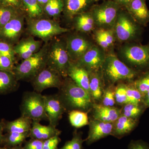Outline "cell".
<instances>
[{
  "label": "cell",
  "mask_w": 149,
  "mask_h": 149,
  "mask_svg": "<svg viewBox=\"0 0 149 149\" xmlns=\"http://www.w3.org/2000/svg\"><path fill=\"white\" fill-rule=\"evenodd\" d=\"M9 149H24L23 147H21V146H18L13 147V148H10Z\"/></svg>",
  "instance_id": "cell-49"
},
{
  "label": "cell",
  "mask_w": 149,
  "mask_h": 149,
  "mask_svg": "<svg viewBox=\"0 0 149 149\" xmlns=\"http://www.w3.org/2000/svg\"><path fill=\"white\" fill-rule=\"evenodd\" d=\"M67 75L77 85L90 93L89 73L85 68L71 62L68 69Z\"/></svg>",
  "instance_id": "cell-21"
},
{
  "label": "cell",
  "mask_w": 149,
  "mask_h": 149,
  "mask_svg": "<svg viewBox=\"0 0 149 149\" xmlns=\"http://www.w3.org/2000/svg\"><path fill=\"white\" fill-rule=\"evenodd\" d=\"M71 62L67 51L65 41L56 39L49 45L47 67L65 78L68 77V69Z\"/></svg>",
  "instance_id": "cell-5"
},
{
  "label": "cell",
  "mask_w": 149,
  "mask_h": 149,
  "mask_svg": "<svg viewBox=\"0 0 149 149\" xmlns=\"http://www.w3.org/2000/svg\"><path fill=\"white\" fill-rule=\"evenodd\" d=\"M38 3L39 4L42 8L44 9V8L45 6L49 0H37Z\"/></svg>",
  "instance_id": "cell-48"
},
{
  "label": "cell",
  "mask_w": 149,
  "mask_h": 149,
  "mask_svg": "<svg viewBox=\"0 0 149 149\" xmlns=\"http://www.w3.org/2000/svg\"><path fill=\"white\" fill-rule=\"evenodd\" d=\"M137 123L136 118H131L121 115L113 123L111 136L118 139H121L130 133L136 127Z\"/></svg>",
  "instance_id": "cell-22"
},
{
  "label": "cell",
  "mask_w": 149,
  "mask_h": 149,
  "mask_svg": "<svg viewBox=\"0 0 149 149\" xmlns=\"http://www.w3.org/2000/svg\"><path fill=\"white\" fill-rule=\"evenodd\" d=\"M0 55L8 57L15 61V54L13 46L9 43L0 40Z\"/></svg>",
  "instance_id": "cell-39"
},
{
  "label": "cell",
  "mask_w": 149,
  "mask_h": 149,
  "mask_svg": "<svg viewBox=\"0 0 149 149\" xmlns=\"http://www.w3.org/2000/svg\"><path fill=\"white\" fill-rule=\"evenodd\" d=\"M44 141L37 139H31L25 143L24 149H42Z\"/></svg>",
  "instance_id": "cell-42"
},
{
  "label": "cell",
  "mask_w": 149,
  "mask_h": 149,
  "mask_svg": "<svg viewBox=\"0 0 149 149\" xmlns=\"http://www.w3.org/2000/svg\"><path fill=\"white\" fill-rule=\"evenodd\" d=\"M106 57L103 49L94 45L80 59L74 63L90 73L100 70Z\"/></svg>",
  "instance_id": "cell-13"
},
{
  "label": "cell",
  "mask_w": 149,
  "mask_h": 149,
  "mask_svg": "<svg viewBox=\"0 0 149 149\" xmlns=\"http://www.w3.org/2000/svg\"><path fill=\"white\" fill-rule=\"evenodd\" d=\"M42 45V41L35 40L34 37L31 36L19 41L14 46V51L15 55L23 61L40 50Z\"/></svg>",
  "instance_id": "cell-16"
},
{
  "label": "cell",
  "mask_w": 149,
  "mask_h": 149,
  "mask_svg": "<svg viewBox=\"0 0 149 149\" xmlns=\"http://www.w3.org/2000/svg\"><path fill=\"white\" fill-rule=\"evenodd\" d=\"M121 7L127 6L133 0H112Z\"/></svg>",
  "instance_id": "cell-46"
},
{
  "label": "cell",
  "mask_w": 149,
  "mask_h": 149,
  "mask_svg": "<svg viewBox=\"0 0 149 149\" xmlns=\"http://www.w3.org/2000/svg\"><path fill=\"white\" fill-rule=\"evenodd\" d=\"M32 120L22 116L13 121H7L4 120V130L7 133L29 132L32 128Z\"/></svg>",
  "instance_id": "cell-26"
},
{
  "label": "cell",
  "mask_w": 149,
  "mask_h": 149,
  "mask_svg": "<svg viewBox=\"0 0 149 149\" xmlns=\"http://www.w3.org/2000/svg\"><path fill=\"white\" fill-rule=\"evenodd\" d=\"M64 4L63 13L65 16L71 19L77 15L90 10L95 0H62Z\"/></svg>",
  "instance_id": "cell-17"
},
{
  "label": "cell",
  "mask_w": 149,
  "mask_h": 149,
  "mask_svg": "<svg viewBox=\"0 0 149 149\" xmlns=\"http://www.w3.org/2000/svg\"><path fill=\"white\" fill-rule=\"evenodd\" d=\"M26 16L20 11L8 23L0 29V40L13 45L18 42L24 28Z\"/></svg>",
  "instance_id": "cell-11"
},
{
  "label": "cell",
  "mask_w": 149,
  "mask_h": 149,
  "mask_svg": "<svg viewBox=\"0 0 149 149\" xmlns=\"http://www.w3.org/2000/svg\"><path fill=\"white\" fill-rule=\"evenodd\" d=\"M63 78L56 71L46 67L30 82L35 91L41 93L48 88L59 89L63 83Z\"/></svg>",
  "instance_id": "cell-10"
},
{
  "label": "cell",
  "mask_w": 149,
  "mask_h": 149,
  "mask_svg": "<svg viewBox=\"0 0 149 149\" xmlns=\"http://www.w3.org/2000/svg\"><path fill=\"white\" fill-rule=\"evenodd\" d=\"M95 1L97 2L98 1H100V0H95Z\"/></svg>",
  "instance_id": "cell-51"
},
{
  "label": "cell",
  "mask_w": 149,
  "mask_h": 149,
  "mask_svg": "<svg viewBox=\"0 0 149 149\" xmlns=\"http://www.w3.org/2000/svg\"><path fill=\"white\" fill-rule=\"evenodd\" d=\"M48 47V42L45 43L36 53L15 66L13 72L18 81L25 80L30 82L47 67Z\"/></svg>",
  "instance_id": "cell-3"
},
{
  "label": "cell",
  "mask_w": 149,
  "mask_h": 149,
  "mask_svg": "<svg viewBox=\"0 0 149 149\" xmlns=\"http://www.w3.org/2000/svg\"><path fill=\"white\" fill-rule=\"evenodd\" d=\"M141 26L126 10L121 8L113 28L115 37L121 42L136 41L141 36Z\"/></svg>",
  "instance_id": "cell-6"
},
{
  "label": "cell",
  "mask_w": 149,
  "mask_h": 149,
  "mask_svg": "<svg viewBox=\"0 0 149 149\" xmlns=\"http://www.w3.org/2000/svg\"><path fill=\"white\" fill-rule=\"evenodd\" d=\"M15 62L8 57L0 55V70L13 72Z\"/></svg>",
  "instance_id": "cell-40"
},
{
  "label": "cell",
  "mask_w": 149,
  "mask_h": 149,
  "mask_svg": "<svg viewBox=\"0 0 149 149\" xmlns=\"http://www.w3.org/2000/svg\"><path fill=\"white\" fill-rule=\"evenodd\" d=\"M27 19V31L31 36L38 37L45 43L57 35L69 32L70 30L62 27L54 20L40 18Z\"/></svg>",
  "instance_id": "cell-7"
},
{
  "label": "cell",
  "mask_w": 149,
  "mask_h": 149,
  "mask_svg": "<svg viewBox=\"0 0 149 149\" xmlns=\"http://www.w3.org/2000/svg\"><path fill=\"white\" fill-rule=\"evenodd\" d=\"M114 96L116 103L118 104L125 105L128 103L125 84H120L116 88Z\"/></svg>",
  "instance_id": "cell-37"
},
{
  "label": "cell",
  "mask_w": 149,
  "mask_h": 149,
  "mask_svg": "<svg viewBox=\"0 0 149 149\" xmlns=\"http://www.w3.org/2000/svg\"><path fill=\"white\" fill-rule=\"evenodd\" d=\"M136 89L143 96L149 91V72L136 80L133 83Z\"/></svg>",
  "instance_id": "cell-36"
},
{
  "label": "cell",
  "mask_w": 149,
  "mask_h": 149,
  "mask_svg": "<svg viewBox=\"0 0 149 149\" xmlns=\"http://www.w3.org/2000/svg\"><path fill=\"white\" fill-rule=\"evenodd\" d=\"M4 130V120L0 122V144H2L3 141L4 135L3 132Z\"/></svg>",
  "instance_id": "cell-45"
},
{
  "label": "cell",
  "mask_w": 149,
  "mask_h": 149,
  "mask_svg": "<svg viewBox=\"0 0 149 149\" xmlns=\"http://www.w3.org/2000/svg\"><path fill=\"white\" fill-rule=\"evenodd\" d=\"M125 8L137 23L146 26L149 22V10L145 0H133Z\"/></svg>",
  "instance_id": "cell-18"
},
{
  "label": "cell",
  "mask_w": 149,
  "mask_h": 149,
  "mask_svg": "<svg viewBox=\"0 0 149 149\" xmlns=\"http://www.w3.org/2000/svg\"><path fill=\"white\" fill-rule=\"evenodd\" d=\"M72 19L75 29L80 32L84 33L91 32L93 31L95 25L90 10L77 15Z\"/></svg>",
  "instance_id": "cell-24"
},
{
  "label": "cell",
  "mask_w": 149,
  "mask_h": 149,
  "mask_svg": "<svg viewBox=\"0 0 149 149\" xmlns=\"http://www.w3.org/2000/svg\"><path fill=\"white\" fill-rule=\"evenodd\" d=\"M67 51L72 62H76L93 45L91 41L78 34L70 35L65 41Z\"/></svg>",
  "instance_id": "cell-12"
},
{
  "label": "cell",
  "mask_w": 149,
  "mask_h": 149,
  "mask_svg": "<svg viewBox=\"0 0 149 149\" xmlns=\"http://www.w3.org/2000/svg\"><path fill=\"white\" fill-rule=\"evenodd\" d=\"M21 10L10 7L0 6V29L8 23Z\"/></svg>",
  "instance_id": "cell-32"
},
{
  "label": "cell",
  "mask_w": 149,
  "mask_h": 149,
  "mask_svg": "<svg viewBox=\"0 0 149 149\" xmlns=\"http://www.w3.org/2000/svg\"><path fill=\"white\" fill-rule=\"evenodd\" d=\"M128 103L140 104L143 102V96L135 86L133 85H125Z\"/></svg>",
  "instance_id": "cell-33"
},
{
  "label": "cell",
  "mask_w": 149,
  "mask_h": 149,
  "mask_svg": "<svg viewBox=\"0 0 149 149\" xmlns=\"http://www.w3.org/2000/svg\"><path fill=\"white\" fill-rule=\"evenodd\" d=\"M128 149H149V147L144 141H133L129 144Z\"/></svg>",
  "instance_id": "cell-44"
},
{
  "label": "cell",
  "mask_w": 149,
  "mask_h": 149,
  "mask_svg": "<svg viewBox=\"0 0 149 149\" xmlns=\"http://www.w3.org/2000/svg\"><path fill=\"white\" fill-rule=\"evenodd\" d=\"M0 6L10 7L22 10V5L20 0H0Z\"/></svg>",
  "instance_id": "cell-43"
},
{
  "label": "cell",
  "mask_w": 149,
  "mask_h": 149,
  "mask_svg": "<svg viewBox=\"0 0 149 149\" xmlns=\"http://www.w3.org/2000/svg\"><path fill=\"white\" fill-rule=\"evenodd\" d=\"M118 56L127 66L137 71L149 67V44L127 43L118 51Z\"/></svg>",
  "instance_id": "cell-4"
},
{
  "label": "cell",
  "mask_w": 149,
  "mask_h": 149,
  "mask_svg": "<svg viewBox=\"0 0 149 149\" xmlns=\"http://www.w3.org/2000/svg\"><path fill=\"white\" fill-rule=\"evenodd\" d=\"M58 95L66 111L78 110L88 112L92 108L93 100L90 93L70 77L65 78Z\"/></svg>",
  "instance_id": "cell-1"
},
{
  "label": "cell",
  "mask_w": 149,
  "mask_h": 149,
  "mask_svg": "<svg viewBox=\"0 0 149 149\" xmlns=\"http://www.w3.org/2000/svg\"><path fill=\"white\" fill-rule=\"evenodd\" d=\"M89 125L88 137L85 140L88 145L111 135L113 123L105 122L93 119L89 122Z\"/></svg>",
  "instance_id": "cell-15"
},
{
  "label": "cell",
  "mask_w": 149,
  "mask_h": 149,
  "mask_svg": "<svg viewBox=\"0 0 149 149\" xmlns=\"http://www.w3.org/2000/svg\"><path fill=\"white\" fill-rule=\"evenodd\" d=\"M29 136V132L24 133L10 132L4 135L3 144L6 146L13 148L20 146Z\"/></svg>",
  "instance_id": "cell-30"
},
{
  "label": "cell",
  "mask_w": 149,
  "mask_h": 149,
  "mask_svg": "<svg viewBox=\"0 0 149 149\" xmlns=\"http://www.w3.org/2000/svg\"><path fill=\"white\" fill-rule=\"evenodd\" d=\"M100 71L103 79L111 85L120 80H133L138 73L113 54L106 56Z\"/></svg>",
  "instance_id": "cell-2"
},
{
  "label": "cell",
  "mask_w": 149,
  "mask_h": 149,
  "mask_svg": "<svg viewBox=\"0 0 149 149\" xmlns=\"http://www.w3.org/2000/svg\"><path fill=\"white\" fill-rule=\"evenodd\" d=\"M114 93L115 90L110 88L104 90L101 104L105 106L113 107L116 103Z\"/></svg>",
  "instance_id": "cell-38"
},
{
  "label": "cell",
  "mask_w": 149,
  "mask_h": 149,
  "mask_svg": "<svg viewBox=\"0 0 149 149\" xmlns=\"http://www.w3.org/2000/svg\"><path fill=\"white\" fill-rule=\"evenodd\" d=\"M64 4L62 0H49L43 9L44 15L56 18L63 12Z\"/></svg>",
  "instance_id": "cell-31"
},
{
  "label": "cell",
  "mask_w": 149,
  "mask_h": 149,
  "mask_svg": "<svg viewBox=\"0 0 149 149\" xmlns=\"http://www.w3.org/2000/svg\"><path fill=\"white\" fill-rule=\"evenodd\" d=\"M143 102L146 106L149 107V91L143 96Z\"/></svg>",
  "instance_id": "cell-47"
},
{
  "label": "cell",
  "mask_w": 149,
  "mask_h": 149,
  "mask_svg": "<svg viewBox=\"0 0 149 149\" xmlns=\"http://www.w3.org/2000/svg\"><path fill=\"white\" fill-rule=\"evenodd\" d=\"M22 11L27 19H34L42 17L45 15L43 9L37 0H20Z\"/></svg>",
  "instance_id": "cell-27"
},
{
  "label": "cell",
  "mask_w": 149,
  "mask_h": 149,
  "mask_svg": "<svg viewBox=\"0 0 149 149\" xmlns=\"http://www.w3.org/2000/svg\"><path fill=\"white\" fill-rule=\"evenodd\" d=\"M122 7L112 0L93 6L90 11L94 18L95 25L99 28L113 29L118 14Z\"/></svg>",
  "instance_id": "cell-9"
},
{
  "label": "cell",
  "mask_w": 149,
  "mask_h": 149,
  "mask_svg": "<svg viewBox=\"0 0 149 149\" xmlns=\"http://www.w3.org/2000/svg\"><path fill=\"white\" fill-rule=\"evenodd\" d=\"M70 123L73 127L80 128L89 125L88 112L73 110L68 113Z\"/></svg>",
  "instance_id": "cell-29"
},
{
  "label": "cell",
  "mask_w": 149,
  "mask_h": 149,
  "mask_svg": "<svg viewBox=\"0 0 149 149\" xmlns=\"http://www.w3.org/2000/svg\"><path fill=\"white\" fill-rule=\"evenodd\" d=\"M61 140L59 136H56L44 141L42 149H58V146Z\"/></svg>",
  "instance_id": "cell-41"
},
{
  "label": "cell",
  "mask_w": 149,
  "mask_h": 149,
  "mask_svg": "<svg viewBox=\"0 0 149 149\" xmlns=\"http://www.w3.org/2000/svg\"><path fill=\"white\" fill-rule=\"evenodd\" d=\"M18 81L13 72L0 70V95L16 91Z\"/></svg>",
  "instance_id": "cell-25"
},
{
  "label": "cell",
  "mask_w": 149,
  "mask_h": 149,
  "mask_svg": "<svg viewBox=\"0 0 149 149\" xmlns=\"http://www.w3.org/2000/svg\"><path fill=\"white\" fill-rule=\"evenodd\" d=\"M94 119L107 123H113L121 115V109L115 107L105 106L101 104H93Z\"/></svg>",
  "instance_id": "cell-19"
},
{
  "label": "cell",
  "mask_w": 149,
  "mask_h": 149,
  "mask_svg": "<svg viewBox=\"0 0 149 149\" xmlns=\"http://www.w3.org/2000/svg\"><path fill=\"white\" fill-rule=\"evenodd\" d=\"M44 96L45 109L49 125L56 127L66 109L58 94Z\"/></svg>",
  "instance_id": "cell-14"
},
{
  "label": "cell",
  "mask_w": 149,
  "mask_h": 149,
  "mask_svg": "<svg viewBox=\"0 0 149 149\" xmlns=\"http://www.w3.org/2000/svg\"><path fill=\"white\" fill-rule=\"evenodd\" d=\"M143 111V109L140 104L128 103L124 105L121 109V115L129 118H136Z\"/></svg>",
  "instance_id": "cell-34"
},
{
  "label": "cell",
  "mask_w": 149,
  "mask_h": 149,
  "mask_svg": "<svg viewBox=\"0 0 149 149\" xmlns=\"http://www.w3.org/2000/svg\"><path fill=\"white\" fill-rule=\"evenodd\" d=\"M0 149H8L7 147H3V148H2V147H0Z\"/></svg>",
  "instance_id": "cell-50"
},
{
  "label": "cell",
  "mask_w": 149,
  "mask_h": 149,
  "mask_svg": "<svg viewBox=\"0 0 149 149\" xmlns=\"http://www.w3.org/2000/svg\"><path fill=\"white\" fill-rule=\"evenodd\" d=\"M103 80L100 70L89 73L90 93L93 101H102L104 90Z\"/></svg>",
  "instance_id": "cell-23"
},
{
  "label": "cell",
  "mask_w": 149,
  "mask_h": 149,
  "mask_svg": "<svg viewBox=\"0 0 149 149\" xmlns=\"http://www.w3.org/2000/svg\"><path fill=\"white\" fill-rule=\"evenodd\" d=\"M20 110L21 116L29 118L32 121L48 120L45 109L44 96L36 91L24 93Z\"/></svg>",
  "instance_id": "cell-8"
},
{
  "label": "cell",
  "mask_w": 149,
  "mask_h": 149,
  "mask_svg": "<svg viewBox=\"0 0 149 149\" xmlns=\"http://www.w3.org/2000/svg\"><path fill=\"white\" fill-rule=\"evenodd\" d=\"M82 133L75 130L70 141H67L64 146L58 149H83V144L85 140L82 139Z\"/></svg>",
  "instance_id": "cell-35"
},
{
  "label": "cell",
  "mask_w": 149,
  "mask_h": 149,
  "mask_svg": "<svg viewBox=\"0 0 149 149\" xmlns=\"http://www.w3.org/2000/svg\"><path fill=\"white\" fill-rule=\"evenodd\" d=\"M95 37L99 47L104 50L113 45L116 38L113 29L101 28L95 32Z\"/></svg>",
  "instance_id": "cell-28"
},
{
  "label": "cell",
  "mask_w": 149,
  "mask_h": 149,
  "mask_svg": "<svg viewBox=\"0 0 149 149\" xmlns=\"http://www.w3.org/2000/svg\"><path fill=\"white\" fill-rule=\"evenodd\" d=\"M61 133V131L53 125H44L39 121H32L29 137L31 139L45 141L54 136H59Z\"/></svg>",
  "instance_id": "cell-20"
}]
</instances>
